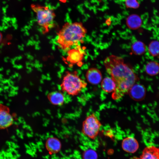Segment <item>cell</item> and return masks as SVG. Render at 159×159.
Instances as JSON below:
<instances>
[{"label": "cell", "instance_id": "cell-10", "mask_svg": "<svg viewBox=\"0 0 159 159\" xmlns=\"http://www.w3.org/2000/svg\"><path fill=\"white\" fill-rule=\"evenodd\" d=\"M122 146L125 151L129 153H133L138 149L139 144L135 139L132 137H129L123 140Z\"/></svg>", "mask_w": 159, "mask_h": 159}, {"label": "cell", "instance_id": "cell-13", "mask_svg": "<svg viewBox=\"0 0 159 159\" xmlns=\"http://www.w3.org/2000/svg\"><path fill=\"white\" fill-rule=\"evenodd\" d=\"M101 86L104 91L109 93L114 91L116 87V84L112 78L107 77L102 80Z\"/></svg>", "mask_w": 159, "mask_h": 159}, {"label": "cell", "instance_id": "cell-15", "mask_svg": "<svg viewBox=\"0 0 159 159\" xmlns=\"http://www.w3.org/2000/svg\"><path fill=\"white\" fill-rule=\"evenodd\" d=\"M77 48L75 49L69 50L68 51L69 55L74 56V57L68 58L72 62L77 63L81 61L84 57L83 51H81L80 47L78 45Z\"/></svg>", "mask_w": 159, "mask_h": 159}, {"label": "cell", "instance_id": "cell-11", "mask_svg": "<svg viewBox=\"0 0 159 159\" xmlns=\"http://www.w3.org/2000/svg\"><path fill=\"white\" fill-rule=\"evenodd\" d=\"M47 98L49 102L52 105L60 106L63 105L65 101L64 95L59 91H54L48 94Z\"/></svg>", "mask_w": 159, "mask_h": 159}, {"label": "cell", "instance_id": "cell-8", "mask_svg": "<svg viewBox=\"0 0 159 159\" xmlns=\"http://www.w3.org/2000/svg\"><path fill=\"white\" fill-rule=\"evenodd\" d=\"M46 149L50 155L56 154L59 152L61 148L60 141L54 137H50L46 141L45 144Z\"/></svg>", "mask_w": 159, "mask_h": 159}, {"label": "cell", "instance_id": "cell-2", "mask_svg": "<svg viewBox=\"0 0 159 159\" xmlns=\"http://www.w3.org/2000/svg\"><path fill=\"white\" fill-rule=\"evenodd\" d=\"M87 33L82 23L66 22L57 33L56 43L62 50L68 51L73 47L82 43Z\"/></svg>", "mask_w": 159, "mask_h": 159}, {"label": "cell", "instance_id": "cell-16", "mask_svg": "<svg viewBox=\"0 0 159 159\" xmlns=\"http://www.w3.org/2000/svg\"><path fill=\"white\" fill-rule=\"evenodd\" d=\"M145 71L149 75L153 76L157 75L159 73V64L154 61L148 62L145 66Z\"/></svg>", "mask_w": 159, "mask_h": 159}, {"label": "cell", "instance_id": "cell-7", "mask_svg": "<svg viewBox=\"0 0 159 159\" xmlns=\"http://www.w3.org/2000/svg\"><path fill=\"white\" fill-rule=\"evenodd\" d=\"M128 92L132 99L139 101L144 98L146 94V89L142 85L134 84L130 88Z\"/></svg>", "mask_w": 159, "mask_h": 159}, {"label": "cell", "instance_id": "cell-17", "mask_svg": "<svg viewBox=\"0 0 159 159\" xmlns=\"http://www.w3.org/2000/svg\"><path fill=\"white\" fill-rule=\"evenodd\" d=\"M131 49L132 52L135 54L140 55L144 54L145 52L146 46L143 42L140 41H137L132 45Z\"/></svg>", "mask_w": 159, "mask_h": 159}, {"label": "cell", "instance_id": "cell-18", "mask_svg": "<svg viewBox=\"0 0 159 159\" xmlns=\"http://www.w3.org/2000/svg\"><path fill=\"white\" fill-rule=\"evenodd\" d=\"M148 51L150 54L153 57L159 55V42L157 40L152 41L149 44Z\"/></svg>", "mask_w": 159, "mask_h": 159}, {"label": "cell", "instance_id": "cell-19", "mask_svg": "<svg viewBox=\"0 0 159 159\" xmlns=\"http://www.w3.org/2000/svg\"><path fill=\"white\" fill-rule=\"evenodd\" d=\"M82 158L83 159H97V156L95 151L89 149L83 152Z\"/></svg>", "mask_w": 159, "mask_h": 159}, {"label": "cell", "instance_id": "cell-21", "mask_svg": "<svg viewBox=\"0 0 159 159\" xmlns=\"http://www.w3.org/2000/svg\"><path fill=\"white\" fill-rule=\"evenodd\" d=\"M59 1L60 2L62 3H66L67 0H59Z\"/></svg>", "mask_w": 159, "mask_h": 159}, {"label": "cell", "instance_id": "cell-23", "mask_svg": "<svg viewBox=\"0 0 159 159\" xmlns=\"http://www.w3.org/2000/svg\"><path fill=\"white\" fill-rule=\"evenodd\" d=\"M1 38H2V36L1 33H0V42L1 40Z\"/></svg>", "mask_w": 159, "mask_h": 159}, {"label": "cell", "instance_id": "cell-12", "mask_svg": "<svg viewBox=\"0 0 159 159\" xmlns=\"http://www.w3.org/2000/svg\"><path fill=\"white\" fill-rule=\"evenodd\" d=\"M140 159H159V148L154 146L145 148L140 157Z\"/></svg>", "mask_w": 159, "mask_h": 159}, {"label": "cell", "instance_id": "cell-6", "mask_svg": "<svg viewBox=\"0 0 159 159\" xmlns=\"http://www.w3.org/2000/svg\"><path fill=\"white\" fill-rule=\"evenodd\" d=\"M13 122V117L10 113L9 108L0 103V129L9 127Z\"/></svg>", "mask_w": 159, "mask_h": 159}, {"label": "cell", "instance_id": "cell-1", "mask_svg": "<svg viewBox=\"0 0 159 159\" xmlns=\"http://www.w3.org/2000/svg\"><path fill=\"white\" fill-rule=\"evenodd\" d=\"M104 64L107 72L116 84L112 97L115 100L118 99L128 92L138 78L121 57L110 55L105 60Z\"/></svg>", "mask_w": 159, "mask_h": 159}, {"label": "cell", "instance_id": "cell-3", "mask_svg": "<svg viewBox=\"0 0 159 159\" xmlns=\"http://www.w3.org/2000/svg\"><path fill=\"white\" fill-rule=\"evenodd\" d=\"M31 8L36 14L37 24L41 28L43 34L47 33L55 26V14L51 8L35 4H31Z\"/></svg>", "mask_w": 159, "mask_h": 159}, {"label": "cell", "instance_id": "cell-22", "mask_svg": "<svg viewBox=\"0 0 159 159\" xmlns=\"http://www.w3.org/2000/svg\"><path fill=\"white\" fill-rule=\"evenodd\" d=\"M130 159H140V158H139L137 157H134L131 158Z\"/></svg>", "mask_w": 159, "mask_h": 159}, {"label": "cell", "instance_id": "cell-4", "mask_svg": "<svg viewBox=\"0 0 159 159\" xmlns=\"http://www.w3.org/2000/svg\"><path fill=\"white\" fill-rule=\"evenodd\" d=\"M86 82L77 74V71H67L63 77L60 86L62 91L68 95H78L87 87Z\"/></svg>", "mask_w": 159, "mask_h": 159}, {"label": "cell", "instance_id": "cell-9", "mask_svg": "<svg viewBox=\"0 0 159 159\" xmlns=\"http://www.w3.org/2000/svg\"><path fill=\"white\" fill-rule=\"evenodd\" d=\"M85 76L89 83L95 85L100 83L102 78L100 71L95 68H91L89 69L86 72Z\"/></svg>", "mask_w": 159, "mask_h": 159}, {"label": "cell", "instance_id": "cell-5", "mask_svg": "<svg viewBox=\"0 0 159 159\" xmlns=\"http://www.w3.org/2000/svg\"><path fill=\"white\" fill-rule=\"evenodd\" d=\"M101 126V124L96 116L92 114L83 122L82 132L90 138L94 139L98 135Z\"/></svg>", "mask_w": 159, "mask_h": 159}, {"label": "cell", "instance_id": "cell-14", "mask_svg": "<svg viewBox=\"0 0 159 159\" xmlns=\"http://www.w3.org/2000/svg\"><path fill=\"white\" fill-rule=\"evenodd\" d=\"M142 20L140 16L133 14L128 17L127 21V26L130 29H135L139 28L141 25Z\"/></svg>", "mask_w": 159, "mask_h": 159}, {"label": "cell", "instance_id": "cell-20", "mask_svg": "<svg viewBox=\"0 0 159 159\" xmlns=\"http://www.w3.org/2000/svg\"><path fill=\"white\" fill-rule=\"evenodd\" d=\"M125 4L127 7L134 9L138 8L139 6L137 0H125Z\"/></svg>", "mask_w": 159, "mask_h": 159}]
</instances>
